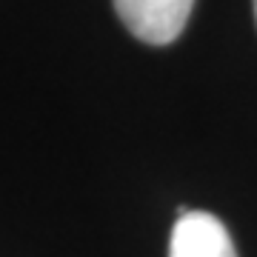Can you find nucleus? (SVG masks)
Instances as JSON below:
<instances>
[{"mask_svg":"<svg viewBox=\"0 0 257 257\" xmlns=\"http://www.w3.org/2000/svg\"><path fill=\"white\" fill-rule=\"evenodd\" d=\"M194 0H114V12L143 43L166 46L183 35Z\"/></svg>","mask_w":257,"mask_h":257,"instance_id":"f257e3e1","label":"nucleus"},{"mask_svg":"<svg viewBox=\"0 0 257 257\" xmlns=\"http://www.w3.org/2000/svg\"><path fill=\"white\" fill-rule=\"evenodd\" d=\"M254 18H257V0H254Z\"/></svg>","mask_w":257,"mask_h":257,"instance_id":"7ed1b4c3","label":"nucleus"},{"mask_svg":"<svg viewBox=\"0 0 257 257\" xmlns=\"http://www.w3.org/2000/svg\"><path fill=\"white\" fill-rule=\"evenodd\" d=\"M169 257H237V251L226 226L214 214L180 209L172 229Z\"/></svg>","mask_w":257,"mask_h":257,"instance_id":"f03ea898","label":"nucleus"}]
</instances>
